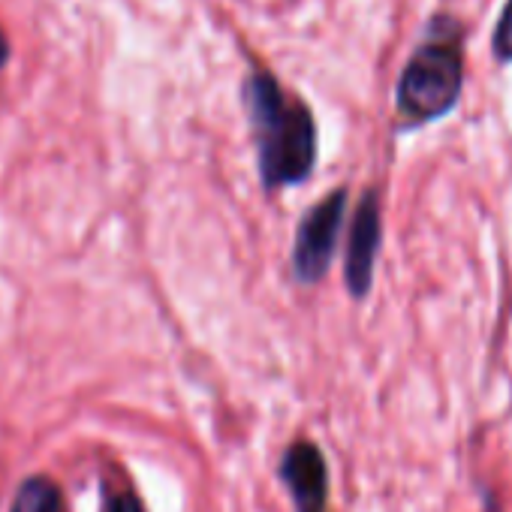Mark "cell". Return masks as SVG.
Instances as JSON below:
<instances>
[{
    "label": "cell",
    "instance_id": "52a82bcc",
    "mask_svg": "<svg viewBox=\"0 0 512 512\" xmlns=\"http://www.w3.org/2000/svg\"><path fill=\"white\" fill-rule=\"evenodd\" d=\"M494 55L500 64L512 61V0H506V7L500 13V22L494 28Z\"/></svg>",
    "mask_w": 512,
    "mask_h": 512
},
{
    "label": "cell",
    "instance_id": "3957f363",
    "mask_svg": "<svg viewBox=\"0 0 512 512\" xmlns=\"http://www.w3.org/2000/svg\"><path fill=\"white\" fill-rule=\"evenodd\" d=\"M344 208H347V190H332L320 205H314L293 244V272L302 284H317L326 278L335 250H338V235L344 226Z\"/></svg>",
    "mask_w": 512,
    "mask_h": 512
},
{
    "label": "cell",
    "instance_id": "277c9868",
    "mask_svg": "<svg viewBox=\"0 0 512 512\" xmlns=\"http://www.w3.org/2000/svg\"><path fill=\"white\" fill-rule=\"evenodd\" d=\"M380 238H383L380 202H377V193H365L359 208H356V217H353L347 260H344V278H347V287L356 299H365L371 290Z\"/></svg>",
    "mask_w": 512,
    "mask_h": 512
},
{
    "label": "cell",
    "instance_id": "ba28073f",
    "mask_svg": "<svg viewBox=\"0 0 512 512\" xmlns=\"http://www.w3.org/2000/svg\"><path fill=\"white\" fill-rule=\"evenodd\" d=\"M109 512H145V509H142V500H139L136 494L124 491V494H115V497H112Z\"/></svg>",
    "mask_w": 512,
    "mask_h": 512
},
{
    "label": "cell",
    "instance_id": "8992f818",
    "mask_svg": "<svg viewBox=\"0 0 512 512\" xmlns=\"http://www.w3.org/2000/svg\"><path fill=\"white\" fill-rule=\"evenodd\" d=\"M13 512H64L58 485L46 476L25 479L13 500Z\"/></svg>",
    "mask_w": 512,
    "mask_h": 512
},
{
    "label": "cell",
    "instance_id": "9c48e42d",
    "mask_svg": "<svg viewBox=\"0 0 512 512\" xmlns=\"http://www.w3.org/2000/svg\"><path fill=\"white\" fill-rule=\"evenodd\" d=\"M7 58H10V43H7L4 31H0V67H4V64H7Z\"/></svg>",
    "mask_w": 512,
    "mask_h": 512
},
{
    "label": "cell",
    "instance_id": "7a4b0ae2",
    "mask_svg": "<svg viewBox=\"0 0 512 512\" xmlns=\"http://www.w3.org/2000/svg\"><path fill=\"white\" fill-rule=\"evenodd\" d=\"M464 58L458 40H425L407 61L398 79V115L404 127H422L449 115L461 97Z\"/></svg>",
    "mask_w": 512,
    "mask_h": 512
},
{
    "label": "cell",
    "instance_id": "5b68a950",
    "mask_svg": "<svg viewBox=\"0 0 512 512\" xmlns=\"http://www.w3.org/2000/svg\"><path fill=\"white\" fill-rule=\"evenodd\" d=\"M281 479L290 488L296 512H326V503H329V467H326L323 452L314 443L299 440L284 452Z\"/></svg>",
    "mask_w": 512,
    "mask_h": 512
},
{
    "label": "cell",
    "instance_id": "6da1fadb",
    "mask_svg": "<svg viewBox=\"0 0 512 512\" xmlns=\"http://www.w3.org/2000/svg\"><path fill=\"white\" fill-rule=\"evenodd\" d=\"M241 97L266 190L305 181L317 163V124L311 109L290 97L269 70H253L241 85Z\"/></svg>",
    "mask_w": 512,
    "mask_h": 512
}]
</instances>
